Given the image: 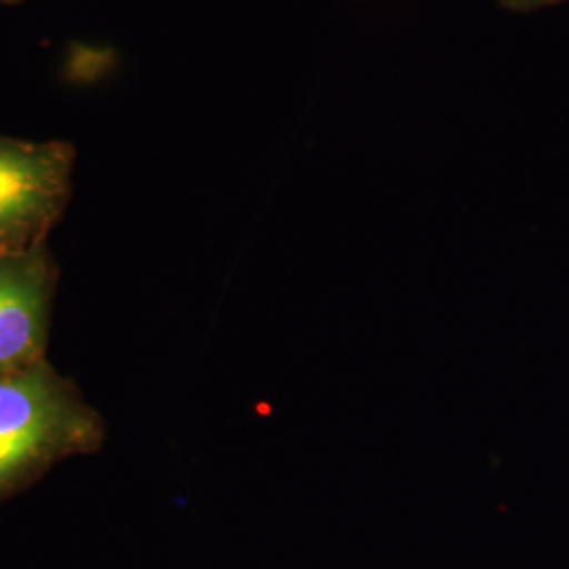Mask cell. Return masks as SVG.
Here are the masks:
<instances>
[{
  "instance_id": "1",
  "label": "cell",
  "mask_w": 569,
  "mask_h": 569,
  "mask_svg": "<svg viewBox=\"0 0 569 569\" xmlns=\"http://www.w3.org/2000/svg\"><path fill=\"white\" fill-rule=\"evenodd\" d=\"M103 439L102 416L49 359L0 376V505Z\"/></svg>"
},
{
  "instance_id": "2",
  "label": "cell",
  "mask_w": 569,
  "mask_h": 569,
  "mask_svg": "<svg viewBox=\"0 0 569 569\" xmlns=\"http://www.w3.org/2000/svg\"><path fill=\"white\" fill-rule=\"evenodd\" d=\"M77 148L0 136V253L47 243L72 197Z\"/></svg>"
},
{
  "instance_id": "3",
  "label": "cell",
  "mask_w": 569,
  "mask_h": 569,
  "mask_svg": "<svg viewBox=\"0 0 569 569\" xmlns=\"http://www.w3.org/2000/svg\"><path fill=\"white\" fill-rule=\"evenodd\" d=\"M56 287L49 244L0 253V376L47 359Z\"/></svg>"
},
{
  "instance_id": "4",
  "label": "cell",
  "mask_w": 569,
  "mask_h": 569,
  "mask_svg": "<svg viewBox=\"0 0 569 569\" xmlns=\"http://www.w3.org/2000/svg\"><path fill=\"white\" fill-rule=\"evenodd\" d=\"M502 2L515 7V9H536V7H547V4H555L561 0H502Z\"/></svg>"
},
{
  "instance_id": "5",
  "label": "cell",
  "mask_w": 569,
  "mask_h": 569,
  "mask_svg": "<svg viewBox=\"0 0 569 569\" xmlns=\"http://www.w3.org/2000/svg\"><path fill=\"white\" fill-rule=\"evenodd\" d=\"M2 4H20V2H23V0H0Z\"/></svg>"
}]
</instances>
